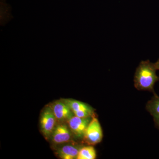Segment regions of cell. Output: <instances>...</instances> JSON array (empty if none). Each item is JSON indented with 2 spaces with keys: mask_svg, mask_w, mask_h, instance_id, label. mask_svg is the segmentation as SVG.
<instances>
[{
  "mask_svg": "<svg viewBox=\"0 0 159 159\" xmlns=\"http://www.w3.org/2000/svg\"><path fill=\"white\" fill-rule=\"evenodd\" d=\"M155 63L149 60L143 61L136 70L134 77L135 87L139 90L153 92L154 86L159 80Z\"/></svg>",
  "mask_w": 159,
  "mask_h": 159,
  "instance_id": "obj_1",
  "label": "cell"
},
{
  "mask_svg": "<svg viewBox=\"0 0 159 159\" xmlns=\"http://www.w3.org/2000/svg\"><path fill=\"white\" fill-rule=\"evenodd\" d=\"M103 132L99 120L93 117L84 132L83 140L89 145H97L102 141Z\"/></svg>",
  "mask_w": 159,
  "mask_h": 159,
  "instance_id": "obj_2",
  "label": "cell"
},
{
  "mask_svg": "<svg viewBox=\"0 0 159 159\" xmlns=\"http://www.w3.org/2000/svg\"><path fill=\"white\" fill-rule=\"evenodd\" d=\"M57 122L56 117L51 107L47 106L43 109L40 119L41 130L46 139L51 136Z\"/></svg>",
  "mask_w": 159,
  "mask_h": 159,
  "instance_id": "obj_3",
  "label": "cell"
},
{
  "mask_svg": "<svg viewBox=\"0 0 159 159\" xmlns=\"http://www.w3.org/2000/svg\"><path fill=\"white\" fill-rule=\"evenodd\" d=\"M92 118H81L75 116L71 117L67 121L71 132L78 139H83L86 129Z\"/></svg>",
  "mask_w": 159,
  "mask_h": 159,
  "instance_id": "obj_4",
  "label": "cell"
},
{
  "mask_svg": "<svg viewBox=\"0 0 159 159\" xmlns=\"http://www.w3.org/2000/svg\"><path fill=\"white\" fill-rule=\"evenodd\" d=\"M50 106L52 109L57 122H62L68 121L71 117L74 116L73 111L62 99L55 101Z\"/></svg>",
  "mask_w": 159,
  "mask_h": 159,
  "instance_id": "obj_5",
  "label": "cell"
},
{
  "mask_svg": "<svg viewBox=\"0 0 159 159\" xmlns=\"http://www.w3.org/2000/svg\"><path fill=\"white\" fill-rule=\"evenodd\" d=\"M70 129L65 123L57 124L51 135L52 140L56 144L66 143L70 141L72 134Z\"/></svg>",
  "mask_w": 159,
  "mask_h": 159,
  "instance_id": "obj_6",
  "label": "cell"
},
{
  "mask_svg": "<svg viewBox=\"0 0 159 159\" xmlns=\"http://www.w3.org/2000/svg\"><path fill=\"white\" fill-rule=\"evenodd\" d=\"M146 109L153 118L155 125L159 129V97L154 94L146 106Z\"/></svg>",
  "mask_w": 159,
  "mask_h": 159,
  "instance_id": "obj_7",
  "label": "cell"
},
{
  "mask_svg": "<svg viewBox=\"0 0 159 159\" xmlns=\"http://www.w3.org/2000/svg\"><path fill=\"white\" fill-rule=\"evenodd\" d=\"M62 100L67 104L73 112L85 111L95 114L94 109L84 102L72 99H62Z\"/></svg>",
  "mask_w": 159,
  "mask_h": 159,
  "instance_id": "obj_8",
  "label": "cell"
},
{
  "mask_svg": "<svg viewBox=\"0 0 159 159\" xmlns=\"http://www.w3.org/2000/svg\"><path fill=\"white\" fill-rule=\"evenodd\" d=\"M80 148L72 145H66L57 150V154L60 158L62 159L77 158Z\"/></svg>",
  "mask_w": 159,
  "mask_h": 159,
  "instance_id": "obj_9",
  "label": "cell"
},
{
  "mask_svg": "<svg viewBox=\"0 0 159 159\" xmlns=\"http://www.w3.org/2000/svg\"><path fill=\"white\" fill-rule=\"evenodd\" d=\"M97 157V152L92 145L80 148L77 155V159H95Z\"/></svg>",
  "mask_w": 159,
  "mask_h": 159,
  "instance_id": "obj_10",
  "label": "cell"
},
{
  "mask_svg": "<svg viewBox=\"0 0 159 159\" xmlns=\"http://www.w3.org/2000/svg\"><path fill=\"white\" fill-rule=\"evenodd\" d=\"M11 8L5 2H1V25L4 26L13 18L11 13Z\"/></svg>",
  "mask_w": 159,
  "mask_h": 159,
  "instance_id": "obj_11",
  "label": "cell"
},
{
  "mask_svg": "<svg viewBox=\"0 0 159 159\" xmlns=\"http://www.w3.org/2000/svg\"><path fill=\"white\" fill-rule=\"evenodd\" d=\"M155 63L157 69L159 70V59Z\"/></svg>",
  "mask_w": 159,
  "mask_h": 159,
  "instance_id": "obj_12",
  "label": "cell"
},
{
  "mask_svg": "<svg viewBox=\"0 0 159 159\" xmlns=\"http://www.w3.org/2000/svg\"><path fill=\"white\" fill-rule=\"evenodd\" d=\"M6 0H1V2H5Z\"/></svg>",
  "mask_w": 159,
  "mask_h": 159,
  "instance_id": "obj_13",
  "label": "cell"
}]
</instances>
